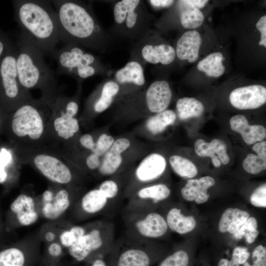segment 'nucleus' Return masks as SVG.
<instances>
[{"label":"nucleus","mask_w":266,"mask_h":266,"mask_svg":"<svg viewBox=\"0 0 266 266\" xmlns=\"http://www.w3.org/2000/svg\"><path fill=\"white\" fill-rule=\"evenodd\" d=\"M141 54L146 62L164 65L172 63L176 57L175 50L171 46L166 44H145L142 48Z\"/></svg>","instance_id":"25"},{"label":"nucleus","mask_w":266,"mask_h":266,"mask_svg":"<svg viewBox=\"0 0 266 266\" xmlns=\"http://www.w3.org/2000/svg\"><path fill=\"white\" fill-rule=\"evenodd\" d=\"M250 217L249 213L237 208H228L222 214L218 224L221 233L234 234Z\"/></svg>","instance_id":"26"},{"label":"nucleus","mask_w":266,"mask_h":266,"mask_svg":"<svg viewBox=\"0 0 266 266\" xmlns=\"http://www.w3.org/2000/svg\"><path fill=\"white\" fill-rule=\"evenodd\" d=\"M32 163L43 176L54 184L67 185L73 181V175L70 168L57 157L38 153L33 158Z\"/></svg>","instance_id":"14"},{"label":"nucleus","mask_w":266,"mask_h":266,"mask_svg":"<svg viewBox=\"0 0 266 266\" xmlns=\"http://www.w3.org/2000/svg\"><path fill=\"white\" fill-rule=\"evenodd\" d=\"M215 184L214 178L210 176L190 179L181 189V196L187 201H195L198 204L203 203L209 198L208 189Z\"/></svg>","instance_id":"22"},{"label":"nucleus","mask_w":266,"mask_h":266,"mask_svg":"<svg viewBox=\"0 0 266 266\" xmlns=\"http://www.w3.org/2000/svg\"><path fill=\"white\" fill-rule=\"evenodd\" d=\"M16 56V48L13 44L3 56L0 65V101L14 110L32 99L29 91L24 89L19 82Z\"/></svg>","instance_id":"9"},{"label":"nucleus","mask_w":266,"mask_h":266,"mask_svg":"<svg viewBox=\"0 0 266 266\" xmlns=\"http://www.w3.org/2000/svg\"><path fill=\"white\" fill-rule=\"evenodd\" d=\"M50 99L53 129L60 138L68 139L79 129L78 121L74 117L78 111V104L74 100L63 96L59 91Z\"/></svg>","instance_id":"11"},{"label":"nucleus","mask_w":266,"mask_h":266,"mask_svg":"<svg viewBox=\"0 0 266 266\" xmlns=\"http://www.w3.org/2000/svg\"><path fill=\"white\" fill-rule=\"evenodd\" d=\"M9 210L13 225L16 227L31 226L40 216L37 200L24 193L13 200Z\"/></svg>","instance_id":"15"},{"label":"nucleus","mask_w":266,"mask_h":266,"mask_svg":"<svg viewBox=\"0 0 266 266\" xmlns=\"http://www.w3.org/2000/svg\"><path fill=\"white\" fill-rule=\"evenodd\" d=\"M251 204L258 207H266V183L256 188L250 198Z\"/></svg>","instance_id":"42"},{"label":"nucleus","mask_w":266,"mask_h":266,"mask_svg":"<svg viewBox=\"0 0 266 266\" xmlns=\"http://www.w3.org/2000/svg\"><path fill=\"white\" fill-rule=\"evenodd\" d=\"M14 20L44 55H50L60 41L58 24L51 0L12 1Z\"/></svg>","instance_id":"2"},{"label":"nucleus","mask_w":266,"mask_h":266,"mask_svg":"<svg viewBox=\"0 0 266 266\" xmlns=\"http://www.w3.org/2000/svg\"><path fill=\"white\" fill-rule=\"evenodd\" d=\"M81 145L91 151L94 148L95 143L94 141L93 137L90 134H85L82 135L79 139Z\"/></svg>","instance_id":"49"},{"label":"nucleus","mask_w":266,"mask_h":266,"mask_svg":"<svg viewBox=\"0 0 266 266\" xmlns=\"http://www.w3.org/2000/svg\"><path fill=\"white\" fill-rule=\"evenodd\" d=\"M186 2L188 4L197 7L199 9H201L204 7L208 3V0H185Z\"/></svg>","instance_id":"51"},{"label":"nucleus","mask_w":266,"mask_h":266,"mask_svg":"<svg viewBox=\"0 0 266 266\" xmlns=\"http://www.w3.org/2000/svg\"><path fill=\"white\" fill-rule=\"evenodd\" d=\"M61 266V265H59V264H56L55 265H53V266Z\"/></svg>","instance_id":"54"},{"label":"nucleus","mask_w":266,"mask_h":266,"mask_svg":"<svg viewBox=\"0 0 266 266\" xmlns=\"http://www.w3.org/2000/svg\"><path fill=\"white\" fill-rule=\"evenodd\" d=\"M257 228L258 222L256 219L253 217H249L238 231L233 234V236L237 239H240L244 236L247 243L251 244L255 241L259 234Z\"/></svg>","instance_id":"38"},{"label":"nucleus","mask_w":266,"mask_h":266,"mask_svg":"<svg viewBox=\"0 0 266 266\" xmlns=\"http://www.w3.org/2000/svg\"><path fill=\"white\" fill-rule=\"evenodd\" d=\"M13 45L6 34L0 30V65L3 56Z\"/></svg>","instance_id":"45"},{"label":"nucleus","mask_w":266,"mask_h":266,"mask_svg":"<svg viewBox=\"0 0 266 266\" xmlns=\"http://www.w3.org/2000/svg\"><path fill=\"white\" fill-rule=\"evenodd\" d=\"M252 258L253 264L251 266H266V248L259 245L254 249Z\"/></svg>","instance_id":"43"},{"label":"nucleus","mask_w":266,"mask_h":266,"mask_svg":"<svg viewBox=\"0 0 266 266\" xmlns=\"http://www.w3.org/2000/svg\"><path fill=\"white\" fill-rule=\"evenodd\" d=\"M177 115L181 120L200 116L203 113V104L194 98L184 97L179 99L176 104Z\"/></svg>","instance_id":"32"},{"label":"nucleus","mask_w":266,"mask_h":266,"mask_svg":"<svg viewBox=\"0 0 266 266\" xmlns=\"http://www.w3.org/2000/svg\"><path fill=\"white\" fill-rule=\"evenodd\" d=\"M149 1L152 6L159 8L168 7L174 2V1L172 0H151Z\"/></svg>","instance_id":"50"},{"label":"nucleus","mask_w":266,"mask_h":266,"mask_svg":"<svg viewBox=\"0 0 266 266\" xmlns=\"http://www.w3.org/2000/svg\"><path fill=\"white\" fill-rule=\"evenodd\" d=\"M257 29L261 33V39L259 42L260 45L266 47V15L261 17L256 25Z\"/></svg>","instance_id":"46"},{"label":"nucleus","mask_w":266,"mask_h":266,"mask_svg":"<svg viewBox=\"0 0 266 266\" xmlns=\"http://www.w3.org/2000/svg\"><path fill=\"white\" fill-rule=\"evenodd\" d=\"M130 140L126 138H120L114 140L110 149L121 154L130 146Z\"/></svg>","instance_id":"47"},{"label":"nucleus","mask_w":266,"mask_h":266,"mask_svg":"<svg viewBox=\"0 0 266 266\" xmlns=\"http://www.w3.org/2000/svg\"><path fill=\"white\" fill-rule=\"evenodd\" d=\"M122 219L125 234L137 239L154 241L165 236L168 230L164 216L155 210L123 209Z\"/></svg>","instance_id":"8"},{"label":"nucleus","mask_w":266,"mask_h":266,"mask_svg":"<svg viewBox=\"0 0 266 266\" xmlns=\"http://www.w3.org/2000/svg\"><path fill=\"white\" fill-rule=\"evenodd\" d=\"M87 223L83 225L69 224L60 228L58 241L68 250L85 233Z\"/></svg>","instance_id":"34"},{"label":"nucleus","mask_w":266,"mask_h":266,"mask_svg":"<svg viewBox=\"0 0 266 266\" xmlns=\"http://www.w3.org/2000/svg\"><path fill=\"white\" fill-rule=\"evenodd\" d=\"M52 113L49 97L43 96L37 100L32 99L14 110L11 119L12 131L21 140H39L45 133Z\"/></svg>","instance_id":"4"},{"label":"nucleus","mask_w":266,"mask_h":266,"mask_svg":"<svg viewBox=\"0 0 266 266\" xmlns=\"http://www.w3.org/2000/svg\"><path fill=\"white\" fill-rule=\"evenodd\" d=\"M119 86L115 81H109L103 86L101 95L94 105V110L96 112H102L111 104L113 98L118 94Z\"/></svg>","instance_id":"35"},{"label":"nucleus","mask_w":266,"mask_h":266,"mask_svg":"<svg viewBox=\"0 0 266 266\" xmlns=\"http://www.w3.org/2000/svg\"><path fill=\"white\" fill-rule=\"evenodd\" d=\"M119 194L118 183L113 179L106 180L78 198L70 209L72 216L76 221H82L109 215L119 204Z\"/></svg>","instance_id":"6"},{"label":"nucleus","mask_w":266,"mask_h":266,"mask_svg":"<svg viewBox=\"0 0 266 266\" xmlns=\"http://www.w3.org/2000/svg\"><path fill=\"white\" fill-rule=\"evenodd\" d=\"M168 229L180 234H184L193 231L197 225L193 216H185L181 210L176 207L169 209L165 217Z\"/></svg>","instance_id":"27"},{"label":"nucleus","mask_w":266,"mask_h":266,"mask_svg":"<svg viewBox=\"0 0 266 266\" xmlns=\"http://www.w3.org/2000/svg\"><path fill=\"white\" fill-rule=\"evenodd\" d=\"M65 249L58 241L47 244L43 260L44 266H51L58 264L64 255Z\"/></svg>","instance_id":"39"},{"label":"nucleus","mask_w":266,"mask_h":266,"mask_svg":"<svg viewBox=\"0 0 266 266\" xmlns=\"http://www.w3.org/2000/svg\"><path fill=\"white\" fill-rule=\"evenodd\" d=\"M86 164L87 167L92 170L99 168L100 165L99 156L95 153H92L87 157Z\"/></svg>","instance_id":"48"},{"label":"nucleus","mask_w":266,"mask_h":266,"mask_svg":"<svg viewBox=\"0 0 266 266\" xmlns=\"http://www.w3.org/2000/svg\"><path fill=\"white\" fill-rule=\"evenodd\" d=\"M34 243L23 241L0 250V266H32L37 256Z\"/></svg>","instance_id":"16"},{"label":"nucleus","mask_w":266,"mask_h":266,"mask_svg":"<svg viewBox=\"0 0 266 266\" xmlns=\"http://www.w3.org/2000/svg\"><path fill=\"white\" fill-rule=\"evenodd\" d=\"M256 153L248 154L242 162L243 169L251 174H257L266 169V141H262L253 145Z\"/></svg>","instance_id":"28"},{"label":"nucleus","mask_w":266,"mask_h":266,"mask_svg":"<svg viewBox=\"0 0 266 266\" xmlns=\"http://www.w3.org/2000/svg\"><path fill=\"white\" fill-rule=\"evenodd\" d=\"M115 227L111 221L100 219L87 223L84 234L68 250L78 262H89L107 255L115 239Z\"/></svg>","instance_id":"5"},{"label":"nucleus","mask_w":266,"mask_h":266,"mask_svg":"<svg viewBox=\"0 0 266 266\" xmlns=\"http://www.w3.org/2000/svg\"><path fill=\"white\" fill-rule=\"evenodd\" d=\"M218 266H233V265L230 260L222 258L219 260Z\"/></svg>","instance_id":"53"},{"label":"nucleus","mask_w":266,"mask_h":266,"mask_svg":"<svg viewBox=\"0 0 266 266\" xmlns=\"http://www.w3.org/2000/svg\"><path fill=\"white\" fill-rule=\"evenodd\" d=\"M49 56L57 63L58 75H68L82 79L98 72L99 65L96 57L79 46L64 45L61 48H56Z\"/></svg>","instance_id":"7"},{"label":"nucleus","mask_w":266,"mask_h":266,"mask_svg":"<svg viewBox=\"0 0 266 266\" xmlns=\"http://www.w3.org/2000/svg\"><path fill=\"white\" fill-rule=\"evenodd\" d=\"M189 257L183 250H178L166 257L159 266H188Z\"/></svg>","instance_id":"40"},{"label":"nucleus","mask_w":266,"mask_h":266,"mask_svg":"<svg viewBox=\"0 0 266 266\" xmlns=\"http://www.w3.org/2000/svg\"><path fill=\"white\" fill-rule=\"evenodd\" d=\"M55 226H45L42 229L40 236L46 244L58 241L60 229Z\"/></svg>","instance_id":"44"},{"label":"nucleus","mask_w":266,"mask_h":266,"mask_svg":"<svg viewBox=\"0 0 266 266\" xmlns=\"http://www.w3.org/2000/svg\"><path fill=\"white\" fill-rule=\"evenodd\" d=\"M169 163L174 171L180 177L192 179L198 174V169L194 164L182 156H171Z\"/></svg>","instance_id":"36"},{"label":"nucleus","mask_w":266,"mask_h":266,"mask_svg":"<svg viewBox=\"0 0 266 266\" xmlns=\"http://www.w3.org/2000/svg\"><path fill=\"white\" fill-rule=\"evenodd\" d=\"M78 199L65 187L48 189L37 200L40 215L50 222L59 220L71 209Z\"/></svg>","instance_id":"12"},{"label":"nucleus","mask_w":266,"mask_h":266,"mask_svg":"<svg viewBox=\"0 0 266 266\" xmlns=\"http://www.w3.org/2000/svg\"><path fill=\"white\" fill-rule=\"evenodd\" d=\"M166 166V160L162 155L151 154L146 157L136 168L135 180L140 184H145V186L146 184L160 177L164 173Z\"/></svg>","instance_id":"18"},{"label":"nucleus","mask_w":266,"mask_h":266,"mask_svg":"<svg viewBox=\"0 0 266 266\" xmlns=\"http://www.w3.org/2000/svg\"><path fill=\"white\" fill-rule=\"evenodd\" d=\"M154 241L134 239L124 234L115 239L107 254L111 266H150L153 261Z\"/></svg>","instance_id":"10"},{"label":"nucleus","mask_w":266,"mask_h":266,"mask_svg":"<svg viewBox=\"0 0 266 266\" xmlns=\"http://www.w3.org/2000/svg\"><path fill=\"white\" fill-rule=\"evenodd\" d=\"M176 118L175 113L172 110L166 109L149 118L146 126L153 134L162 132L168 126L173 124Z\"/></svg>","instance_id":"33"},{"label":"nucleus","mask_w":266,"mask_h":266,"mask_svg":"<svg viewBox=\"0 0 266 266\" xmlns=\"http://www.w3.org/2000/svg\"><path fill=\"white\" fill-rule=\"evenodd\" d=\"M172 92L168 83L165 80L153 82L145 93V100L148 110L153 113H159L166 109L169 105Z\"/></svg>","instance_id":"19"},{"label":"nucleus","mask_w":266,"mask_h":266,"mask_svg":"<svg viewBox=\"0 0 266 266\" xmlns=\"http://www.w3.org/2000/svg\"><path fill=\"white\" fill-rule=\"evenodd\" d=\"M202 42L200 33L196 30L184 33L178 40L175 50L176 55L180 60L194 63L199 57Z\"/></svg>","instance_id":"23"},{"label":"nucleus","mask_w":266,"mask_h":266,"mask_svg":"<svg viewBox=\"0 0 266 266\" xmlns=\"http://www.w3.org/2000/svg\"><path fill=\"white\" fill-rule=\"evenodd\" d=\"M15 46L17 72L22 87L28 91L40 89L43 95L55 93L58 89L54 73L46 63L43 52L22 33Z\"/></svg>","instance_id":"3"},{"label":"nucleus","mask_w":266,"mask_h":266,"mask_svg":"<svg viewBox=\"0 0 266 266\" xmlns=\"http://www.w3.org/2000/svg\"><path fill=\"white\" fill-rule=\"evenodd\" d=\"M139 0H122L114 6L113 13L116 23L132 30L137 25L139 17Z\"/></svg>","instance_id":"24"},{"label":"nucleus","mask_w":266,"mask_h":266,"mask_svg":"<svg viewBox=\"0 0 266 266\" xmlns=\"http://www.w3.org/2000/svg\"><path fill=\"white\" fill-rule=\"evenodd\" d=\"M116 81L122 84L132 83L141 86L145 83V77L141 65L136 61L128 62L115 74Z\"/></svg>","instance_id":"29"},{"label":"nucleus","mask_w":266,"mask_h":266,"mask_svg":"<svg viewBox=\"0 0 266 266\" xmlns=\"http://www.w3.org/2000/svg\"><path fill=\"white\" fill-rule=\"evenodd\" d=\"M122 163L121 154L109 149L100 163L99 172L102 176L111 175L117 171Z\"/></svg>","instance_id":"37"},{"label":"nucleus","mask_w":266,"mask_h":266,"mask_svg":"<svg viewBox=\"0 0 266 266\" xmlns=\"http://www.w3.org/2000/svg\"><path fill=\"white\" fill-rule=\"evenodd\" d=\"M114 141L112 136L102 133L95 143L94 148L92 152L100 157L109 150Z\"/></svg>","instance_id":"41"},{"label":"nucleus","mask_w":266,"mask_h":266,"mask_svg":"<svg viewBox=\"0 0 266 266\" xmlns=\"http://www.w3.org/2000/svg\"><path fill=\"white\" fill-rule=\"evenodd\" d=\"M194 149L199 157H210L215 167H219L221 164L227 165L230 162L226 144L221 139L215 138L207 142L198 139L195 143Z\"/></svg>","instance_id":"20"},{"label":"nucleus","mask_w":266,"mask_h":266,"mask_svg":"<svg viewBox=\"0 0 266 266\" xmlns=\"http://www.w3.org/2000/svg\"><path fill=\"white\" fill-rule=\"evenodd\" d=\"M179 8L180 23L184 28L194 29L203 22L204 17L200 9L188 4L185 0L179 1Z\"/></svg>","instance_id":"30"},{"label":"nucleus","mask_w":266,"mask_h":266,"mask_svg":"<svg viewBox=\"0 0 266 266\" xmlns=\"http://www.w3.org/2000/svg\"><path fill=\"white\" fill-rule=\"evenodd\" d=\"M231 104L240 110L254 109L266 102V88L261 85H251L233 90L229 96Z\"/></svg>","instance_id":"17"},{"label":"nucleus","mask_w":266,"mask_h":266,"mask_svg":"<svg viewBox=\"0 0 266 266\" xmlns=\"http://www.w3.org/2000/svg\"><path fill=\"white\" fill-rule=\"evenodd\" d=\"M170 189L165 184L146 185L136 191L129 198L124 209L130 211H153L170 195Z\"/></svg>","instance_id":"13"},{"label":"nucleus","mask_w":266,"mask_h":266,"mask_svg":"<svg viewBox=\"0 0 266 266\" xmlns=\"http://www.w3.org/2000/svg\"><path fill=\"white\" fill-rule=\"evenodd\" d=\"M231 129L239 133L243 141L248 145L264 141L266 129L261 125H250L246 117L241 114L233 116L230 120Z\"/></svg>","instance_id":"21"},{"label":"nucleus","mask_w":266,"mask_h":266,"mask_svg":"<svg viewBox=\"0 0 266 266\" xmlns=\"http://www.w3.org/2000/svg\"><path fill=\"white\" fill-rule=\"evenodd\" d=\"M223 54L219 52L212 53L200 61L198 69L210 77H219L225 72V67L222 63Z\"/></svg>","instance_id":"31"},{"label":"nucleus","mask_w":266,"mask_h":266,"mask_svg":"<svg viewBox=\"0 0 266 266\" xmlns=\"http://www.w3.org/2000/svg\"><path fill=\"white\" fill-rule=\"evenodd\" d=\"M234 266H240V265H235Z\"/></svg>","instance_id":"55"},{"label":"nucleus","mask_w":266,"mask_h":266,"mask_svg":"<svg viewBox=\"0 0 266 266\" xmlns=\"http://www.w3.org/2000/svg\"><path fill=\"white\" fill-rule=\"evenodd\" d=\"M89 263H90V265L88 266H108L103 257L95 259Z\"/></svg>","instance_id":"52"},{"label":"nucleus","mask_w":266,"mask_h":266,"mask_svg":"<svg viewBox=\"0 0 266 266\" xmlns=\"http://www.w3.org/2000/svg\"><path fill=\"white\" fill-rule=\"evenodd\" d=\"M58 24L60 41L93 49L101 45V30L91 6L75 0H51Z\"/></svg>","instance_id":"1"}]
</instances>
